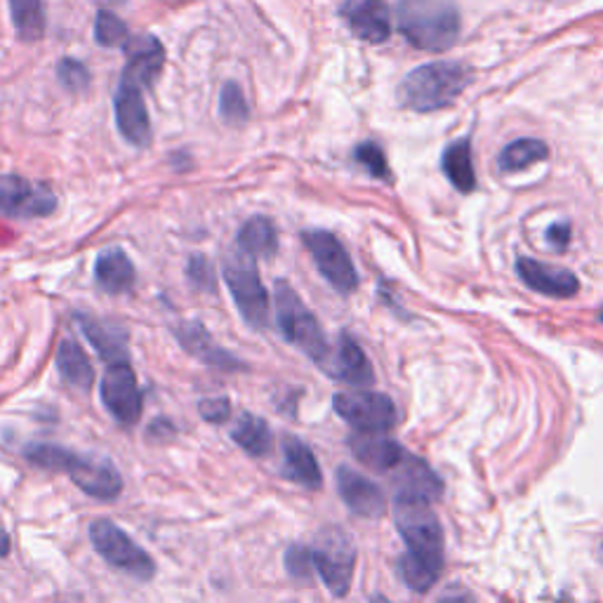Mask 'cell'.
<instances>
[{
	"label": "cell",
	"instance_id": "cell-1",
	"mask_svg": "<svg viewBox=\"0 0 603 603\" xmlns=\"http://www.w3.org/2000/svg\"><path fill=\"white\" fill-rule=\"evenodd\" d=\"M394 521L408 552L398 558V573L413 592H429L443 568V528L432 509V502L396 493Z\"/></svg>",
	"mask_w": 603,
	"mask_h": 603
},
{
	"label": "cell",
	"instance_id": "cell-2",
	"mask_svg": "<svg viewBox=\"0 0 603 603\" xmlns=\"http://www.w3.org/2000/svg\"><path fill=\"white\" fill-rule=\"evenodd\" d=\"M398 32L424 52H446L459 36V10L453 0H398Z\"/></svg>",
	"mask_w": 603,
	"mask_h": 603
},
{
	"label": "cell",
	"instance_id": "cell-3",
	"mask_svg": "<svg viewBox=\"0 0 603 603\" xmlns=\"http://www.w3.org/2000/svg\"><path fill=\"white\" fill-rule=\"evenodd\" d=\"M471 83V74L465 64L457 62H432L418 66L404 78L398 88L401 104L429 113L451 107Z\"/></svg>",
	"mask_w": 603,
	"mask_h": 603
},
{
	"label": "cell",
	"instance_id": "cell-4",
	"mask_svg": "<svg viewBox=\"0 0 603 603\" xmlns=\"http://www.w3.org/2000/svg\"><path fill=\"white\" fill-rule=\"evenodd\" d=\"M274 305H276V321L283 337L291 344H295V347H299L313 364H319L321 368L330 354V342L323 335L319 319H316L311 309L302 302L293 285H288L285 281L276 283Z\"/></svg>",
	"mask_w": 603,
	"mask_h": 603
},
{
	"label": "cell",
	"instance_id": "cell-5",
	"mask_svg": "<svg viewBox=\"0 0 603 603\" xmlns=\"http://www.w3.org/2000/svg\"><path fill=\"white\" fill-rule=\"evenodd\" d=\"M224 281L248 325L262 330L269 325V293L257 274L255 257L248 253H229L222 262Z\"/></svg>",
	"mask_w": 603,
	"mask_h": 603
},
{
	"label": "cell",
	"instance_id": "cell-6",
	"mask_svg": "<svg viewBox=\"0 0 603 603\" xmlns=\"http://www.w3.org/2000/svg\"><path fill=\"white\" fill-rule=\"evenodd\" d=\"M311 558L313 568L319 570L323 584L335 596H347L354 566H356V547L349 533H344L337 526L323 528L319 536L313 538L311 544Z\"/></svg>",
	"mask_w": 603,
	"mask_h": 603
},
{
	"label": "cell",
	"instance_id": "cell-7",
	"mask_svg": "<svg viewBox=\"0 0 603 603\" xmlns=\"http://www.w3.org/2000/svg\"><path fill=\"white\" fill-rule=\"evenodd\" d=\"M90 540L97 554L113 568L131 573L137 580H151L156 576L153 558L133 542L111 519H97L90 524Z\"/></svg>",
	"mask_w": 603,
	"mask_h": 603
},
{
	"label": "cell",
	"instance_id": "cell-8",
	"mask_svg": "<svg viewBox=\"0 0 603 603\" xmlns=\"http://www.w3.org/2000/svg\"><path fill=\"white\" fill-rule=\"evenodd\" d=\"M333 408L358 432L384 434L396 424L394 401L380 392H340L333 398Z\"/></svg>",
	"mask_w": 603,
	"mask_h": 603
},
{
	"label": "cell",
	"instance_id": "cell-9",
	"mask_svg": "<svg viewBox=\"0 0 603 603\" xmlns=\"http://www.w3.org/2000/svg\"><path fill=\"white\" fill-rule=\"evenodd\" d=\"M302 241L313 257L316 267L323 274V279L333 285V288L342 295H349L358 288V274L354 269V262L349 253L344 250L337 236L330 232H321V229H313V232L302 234Z\"/></svg>",
	"mask_w": 603,
	"mask_h": 603
},
{
	"label": "cell",
	"instance_id": "cell-10",
	"mask_svg": "<svg viewBox=\"0 0 603 603\" xmlns=\"http://www.w3.org/2000/svg\"><path fill=\"white\" fill-rule=\"evenodd\" d=\"M57 208L50 186L34 184L17 175H0V214L5 218H48Z\"/></svg>",
	"mask_w": 603,
	"mask_h": 603
},
{
	"label": "cell",
	"instance_id": "cell-11",
	"mask_svg": "<svg viewBox=\"0 0 603 603\" xmlns=\"http://www.w3.org/2000/svg\"><path fill=\"white\" fill-rule=\"evenodd\" d=\"M102 401L111 418L123 427H135L141 420V394L133 368L111 364L102 378Z\"/></svg>",
	"mask_w": 603,
	"mask_h": 603
},
{
	"label": "cell",
	"instance_id": "cell-12",
	"mask_svg": "<svg viewBox=\"0 0 603 603\" xmlns=\"http://www.w3.org/2000/svg\"><path fill=\"white\" fill-rule=\"evenodd\" d=\"M66 473L71 477V481H74L81 491L90 497L111 502L123 493L121 473L107 457L74 453V457H71V463L66 467Z\"/></svg>",
	"mask_w": 603,
	"mask_h": 603
},
{
	"label": "cell",
	"instance_id": "cell-13",
	"mask_svg": "<svg viewBox=\"0 0 603 603\" xmlns=\"http://www.w3.org/2000/svg\"><path fill=\"white\" fill-rule=\"evenodd\" d=\"M113 107H116V123L121 135L133 147H147L151 141V121L139 85L121 78L116 97H113Z\"/></svg>",
	"mask_w": 603,
	"mask_h": 603
},
{
	"label": "cell",
	"instance_id": "cell-14",
	"mask_svg": "<svg viewBox=\"0 0 603 603\" xmlns=\"http://www.w3.org/2000/svg\"><path fill=\"white\" fill-rule=\"evenodd\" d=\"M340 14L349 32L366 42H384L392 34V14L386 0H342Z\"/></svg>",
	"mask_w": 603,
	"mask_h": 603
},
{
	"label": "cell",
	"instance_id": "cell-15",
	"mask_svg": "<svg viewBox=\"0 0 603 603\" xmlns=\"http://www.w3.org/2000/svg\"><path fill=\"white\" fill-rule=\"evenodd\" d=\"M321 370L328 372L330 378L352 386H370L376 382V372H372L368 356L349 333H342L335 347H330Z\"/></svg>",
	"mask_w": 603,
	"mask_h": 603
},
{
	"label": "cell",
	"instance_id": "cell-16",
	"mask_svg": "<svg viewBox=\"0 0 603 603\" xmlns=\"http://www.w3.org/2000/svg\"><path fill=\"white\" fill-rule=\"evenodd\" d=\"M172 333H175V337H177V342L182 344V347L189 352L194 358H198L200 364H206L210 368H218V370H229V372L246 370V364L238 361L234 354H229L226 349H222L220 344L210 337V333H208L204 323L182 321V323L175 325Z\"/></svg>",
	"mask_w": 603,
	"mask_h": 603
},
{
	"label": "cell",
	"instance_id": "cell-17",
	"mask_svg": "<svg viewBox=\"0 0 603 603\" xmlns=\"http://www.w3.org/2000/svg\"><path fill=\"white\" fill-rule=\"evenodd\" d=\"M337 491L354 514L364 516V519H380V516L386 512V500L382 488L378 483H372L366 479L364 473L354 471L352 467H340L337 473Z\"/></svg>",
	"mask_w": 603,
	"mask_h": 603
},
{
	"label": "cell",
	"instance_id": "cell-18",
	"mask_svg": "<svg viewBox=\"0 0 603 603\" xmlns=\"http://www.w3.org/2000/svg\"><path fill=\"white\" fill-rule=\"evenodd\" d=\"M516 271H519L521 281L530 291L542 295L573 297L580 291V281L576 279V274L562 267L542 264L536 260H528V257H521V260L516 262Z\"/></svg>",
	"mask_w": 603,
	"mask_h": 603
},
{
	"label": "cell",
	"instance_id": "cell-19",
	"mask_svg": "<svg viewBox=\"0 0 603 603\" xmlns=\"http://www.w3.org/2000/svg\"><path fill=\"white\" fill-rule=\"evenodd\" d=\"M125 52H127V66L123 71V78L137 83L139 88H149L163 69V62H165L163 46L153 36H137L127 40Z\"/></svg>",
	"mask_w": 603,
	"mask_h": 603
},
{
	"label": "cell",
	"instance_id": "cell-20",
	"mask_svg": "<svg viewBox=\"0 0 603 603\" xmlns=\"http://www.w3.org/2000/svg\"><path fill=\"white\" fill-rule=\"evenodd\" d=\"M349 448L352 453L361 459V463L370 469L376 471H396L398 465L406 459V451L398 446L396 441L386 439V436H380V434H368V432H361V434H354L349 439Z\"/></svg>",
	"mask_w": 603,
	"mask_h": 603
},
{
	"label": "cell",
	"instance_id": "cell-21",
	"mask_svg": "<svg viewBox=\"0 0 603 603\" xmlns=\"http://www.w3.org/2000/svg\"><path fill=\"white\" fill-rule=\"evenodd\" d=\"M135 264L131 257L121 248H109L97 257L95 264V279L99 288L107 291L109 295H123L133 291L135 285Z\"/></svg>",
	"mask_w": 603,
	"mask_h": 603
},
{
	"label": "cell",
	"instance_id": "cell-22",
	"mask_svg": "<svg viewBox=\"0 0 603 603\" xmlns=\"http://www.w3.org/2000/svg\"><path fill=\"white\" fill-rule=\"evenodd\" d=\"M76 321L81 323L85 337L90 340L93 347L99 352V356H104L111 364H123L127 358V335L123 328L109 325L104 321H97L93 316H83L78 313Z\"/></svg>",
	"mask_w": 603,
	"mask_h": 603
},
{
	"label": "cell",
	"instance_id": "cell-23",
	"mask_svg": "<svg viewBox=\"0 0 603 603\" xmlns=\"http://www.w3.org/2000/svg\"><path fill=\"white\" fill-rule=\"evenodd\" d=\"M283 457H285V471H288L291 479H295L299 485L309 488V491H319L323 485V473L307 443H302L297 436H285Z\"/></svg>",
	"mask_w": 603,
	"mask_h": 603
},
{
	"label": "cell",
	"instance_id": "cell-24",
	"mask_svg": "<svg viewBox=\"0 0 603 603\" xmlns=\"http://www.w3.org/2000/svg\"><path fill=\"white\" fill-rule=\"evenodd\" d=\"M398 493H410L420 495L429 502H434L443 495V483L436 473L429 469L422 459L406 455L404 463L398 465Z\"/></svg>",
	"mask_w": 603,
	"mask_h": 603
},
{
	"label": "cell",
	"instance_id": "cell-25",
	"mask_svg": "<svg viewBox=\"0 0 603 603\" xmlns=\"http://www.w3.org/2000/svg\"><path fill=\"white\" fill-rule=\"evenodd\" d=\"M57 370L64 382H69L76 390H90L95 382V368L90 358L85 356L83 347L71 337H64L57 349Z\"/></svg>",
	"mask_w": 603,
	"mask_h": 603
},
{
	"label": "cell",
	"instance_id": "cell-26",
	"mask_svg": "<svg viewBox=\"0 0 603 603\" xmlns=\"http://www.w3.org/2000/svg\"><path fill=\"white\" fill-rule=\"evenodd\" d=\"M441 165L457 192L471 194L477 189V172H473L469 137H459L453 141V145H448L446 153H443Z\"/></svg>",
	"mask_w": 603,
	"mask_h": 603
},
{
	"label": "cell",
	"instance_id": "cell-27",
	"mask_svg": "<svg viewBox=\"0 0 603 603\" xmlns=\"http://www.w3.org/2000/svg\"><path fill=\"white\" fill-rule=\"evenodd\" d=\"M232 439L253 457H267L274 448V434L260 415L243 413L232 429Z\"/></svg>",
	"mask_w": 603,
	"mask_h": 603
},
{
	"label": "cell",
	"instance_id": "cell-28",
	"mask_svg": "<svg viewBox=\"0 0 603 603\" xmlns=\"http://www.w3.org/2000/svg\"><path fill=\"white\" fill-rule=\"evenodd\" d=\"M238 248L253 257H271L279 250L276 226L269 218H253L241 226Z\"/></svg>",
	"mask_w": 603,
	"mask_h": 603
},
{
	"label": "cell",
	"instance_id": "cell-29",
	"mask_svg": "<svg viewBox=\"0 0 603 603\" xmlns=\"http://www.w3.org/2000/svg\"><path fill=\"white\" fill-rule=\"evenodd\" d=\"M547 156H550V149L544 141L533 139V137H524V139L512 141L509 147H505V151H502L497 158V165L502 172H521L540 161H547Z\"/></svg>",
	"mask_w": 603,
	"mask_h": 603
},
{
	"label": "cell",
	"instance_id": "cell-30",
	"mask_svg": "<svg viewBox=\"0 0 603 603\" xmlns=\"http://www.w3.org/2000/svg\"><path fill=\"white\" fill-rule=\"evenodd\" d=\"M12 24L17 36L26 42H36L46 34V10L40 0H10Z\"/></svg>",
	"mask_w": 603,
	"mask_h": 603
},
{
	"label": "cell",
	"instance_id": "cell-31",
	"mask_svg": "<svg viewBox=\"0 0 603 603\" xmlns=\"http://www.w3.org/2000/svg\"><path fill=\"white\" fill-rule=\"evenodd\" d=\"M24 455L34 467L48 469V471H64V473L71 457H74V453L62 446H54V443H34V446L26 448Z\"/></svg>",
	"mask_w": 603,
	"mask_h": 603
},
{
	"label": "cell",
	"instance_id": "cell-32",
	"mask_svg": "<svg viewBox=\"0 0 603 603\" xmlns=\"http://www.w3.org/2000/svg\"><path fill=\"white\" fill-rule=\"evenodd\" d=\"M95 38L102 48H125L127 40H131V32L116 14L102 10L95 22Z\"/></svg>",
	"mask_w": 603,
	"mask_h": 603
},
{
	"label": "cell",
	"instance_id": "cell-33",
	"mask_svg": "<svg viewBox=\"0 0 603 603\" xmlns=\"http://www.w3.org/2000/svg\"><path fill=\"white\" fill-rule=\"evenodd\" d=\"M220 116L229 123V125H243L250 119V109L246 102V95H243L241 85L229 81L222 95H220Z\"/></svg>",
	"mask_w": 603,
	"mask_h": 603
},
{
	"label": "cell",
	"instance_id": "cell-34",
	"mask_svg": "<svg viewBox=\"0 0 603 603\" xmlns=\"http://www.w3.org/2000/svg\"><path fill=\"white\" fill-rule=\"evenodd\" d=\"M285 570H288V576L293 580L299 582H309L311 580V568H313V558H311V550H307L305 544H291L288 550H285Z\"/></svg>",
	"mask_w": 603,
	"mask_h": 603
},
{
	"label": "cell",
	"instance_id": "cell-35",
	"mask_svg": "<svg viewBox=\"0 0 603 603\" xmlns=\"http://www.w3.org/2000/svg\"><path fill=\"white\" fill-rule=\"evenodd\" d=\"M356 161L361 163L372 177L386 180L390 177V165H386V158L382 147H378L376 141H364V145L356 147Z\"/></svg>",
	"mask_w": 603,
	"mask_h": 603
},
{
	"label": "cell",
	"instance_id": "cell-36",
	"mask_svg": "<svg viewBox=\"0 0 603 603\" xmlns=\"http://www.w3.org/2000/svg\"><path fill=\"white\" fill-rule=\"evenodd\" d=\"M57 76H60V83L71 93H81L90 85V74L85 64H81L78 60H69V57L57 66Z\"/></svg>",
	"mask_w": 603,
	"mask_h": 603
},
{
	"label": "cell",
	"instance_id": "cell-37",
	"mask_svg": "<svg viewBox=\"0 0 603 603\" xmlns=\"http://www.w3.org/2000/svg\"><path fill=\"white\" fill-rule=\"evenodd\" d=\"M186 274H189V281L196 285L198 291H214V274H212V264L206 260L204 255H194L189 269H186Z\"/></svg>",
	"mask_w": 603,
	"mask_h": 603
},
{
	"label": "cell",
	"instance_id": "cell-38",
	"mask_svg": "<svg viewBox=\"0 0 603 603\" xmlns=\"http://www.w3.org/2000/svg\"><path fill=\"white\" fill-rule=\"evenodd\" d=\"M198 413L204 420H208L212 424H220V422H226L229 415H232V404H229V398H224V396L206 398L198 404Z\"/></svg>",
	"mask_w": 603,
	"mask_h": 603
},
{
	"label": "cell",
	"instance_id": "cell-39",
	"mask_svg": "<svg viewBox=\"0 0 603 603\" xmlns=\"http://www.w3.org/2000/svg\"><path fill=\"white\" fill-rule=\"evenodd\" d=\"M547 241L552 243V248L556 250H566L570 243V226L566 222H556L554 226H550L547 232Z\"/></svg>",
	"mask_w": 603,
	"mask_h": 603
},
{
	"label": "cell",
	"instance_id": "cell-40",
	"mask_svg": "<svg viewBox=\"0 0 603 603\" xmlns=\"http://www.w3.org/2000/svg\"><path fill=\"white\" fill-rule=\"evenodd\" d=\"M439 603H477V601H473V596L467 594V592H453L451 590V592H446L441 596Z\"/></svg>",
	"mask_w": 603,
	"mask_h": 603
},
{
	"label": "cell",
	"instance_id": "cell-41",
	"mask_svg": "<svg viewBox=\"0 0 603 603\" xmlns=\"http://www.w3.org/2000/svg\"><path fill=\"white\" fill-rule=\"evenodd\" d=\"M8 554H10V536H8V530L0 526V558Z\"/></svg>",
	"mask_w": 603,
	"mask_h": 603
},
{
	"label": "cell",
	"instance_id": "cell-42",
	"mask_svg": "<svg viewBox=\"0 0 603 603\" xmlns=\"http://www.w3.org/2000/svg\"><path fill=\"white\" fill-rule=\"evenodd\" d=\"M370 603H392V601H390V599H384V596H376Z\"/></svg>",
	"mask_w": 603,
	"mask_h": 603
},
{
	"label": "cell",
	"instance_id": "cell-43",
	"mask_svg": "<svg viewBox=\"0 0 603 603\" xmlns=\"http://www.w3.org/2000/svg\"><path fill=\"white\" fill-rule=\"evenodd\" d=\"M109 3H121V0H109Z\"/></svg>",
	"mask_w": 603,
	"mask_h": 603
},
{
	"label": "cell",
	"instance_id": "cell-44",
	"mask_svg": "<svg viewBox=\"0 0 603 603\" xmlns=\"http://www.w3.org/2000/svg\"><path fill=\"white\" fill-rule=\"evenodd\" d=\"M601 562H603V544H601Z\"/></svg>",
	"mask_w": 603,
	"mask_h": 603
},
{
	"label": "cell",
	"instance_id": "cell-45",
	"mask_svg": "<svg viewBox=\"0 0 603 603\" xmlns=\"http://www.w3.org/2000/svg\"><path fill=\"white\" fill-rule=\"evenodd\" d=\"M601 321H603V313H601Z\"/></svg>",
	"mask_w": 603,
	"mask_h": 603
}]
</instances>
